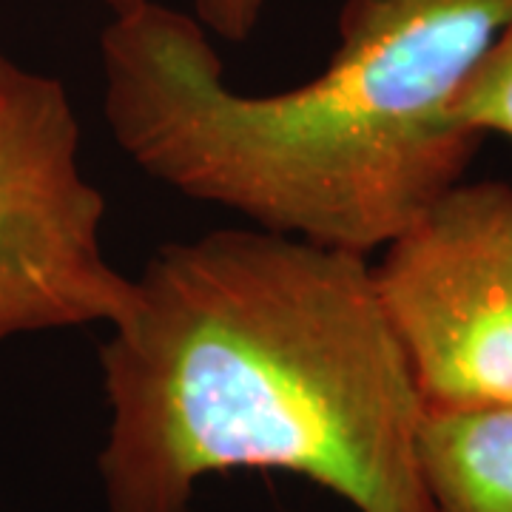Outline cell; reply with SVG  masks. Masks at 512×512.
I'll return each mask as SVG.
<instances>
[{"instance_id": "obj_7", "label": "cell", "mask_w": 512, "mask_h": 512, "mask_svg": "<svg viewBox=\"0 0 512 512\" xmlns=\"http://www.w3.org/2000/svg\"><path fill=\"white\" fill-rule=\"evenodd\" d=\"M268 0H194V18L211 35L242 43L254 35Z\"/></svg>"}, {"instance_id": "obj_8", "label": "cell", "mask_w": 512, "mask_h": 512, "mask_svg": "<svg viewBox=\"0 0 512 512\" xmlns=\"http://www.w3.org/2000/svg\"><path fill=\"white\" fill-rule=\"evenodd\" d=\"M100 3L109 6L111 18H114V15H126V12H134V9L146 6L148 0H100Z\"/></svg>"}, {"instance_id": "obj_5", "label": "cell", "mask_w": 512, "mask_h": 512, "mask_svg": "<svg viewBox=\"0 0 512 512\" xmlns=\"http://www.w3.org/2000/svg\"><path fill=\"white\" fill-rule=\"evenodd\" d=\"M419 470L430 512H512V407H424Z\"/></svg>"}, {"instance_id": "obj_3", "label": "cell", "mask_w": 512, "mask_h": 512, "mask_svg": "<svg viewBox=\"0 0 512 512\" xmlns=\"http://www.w3.org/2000/svg\"><path fill=\"white\" fill-rule=\"evenodd\" d=\"M66 86L0 52V342L114 325L131 276L103 248L106 197L83 174Z\"/></svg>"}, {"instance_id": "obj_2", "label": "cell", "mask_w": 512, "mask_h": 512, "mask_svg": "<svg viewBox=\"0 0 512 512\" xmlns=\"http://www.w3.org/2000/svg\"><path fill=\"white\" fill-rule=\"evenodd\" d=\"M512 0H345L325 72L237 92L211 32L160 0L100 35L103 111L151 180L285 237L373 256L464 180L453 106Z\"/></svg>"}, {"instance_id": "obj_6", "label": "cell", "mask_w": 512, "mask_h": 512, "mask_svg": "<svg viewBox=\"0 0 512 512\" xmlns=\"http://www.w3.org/2000/svg\"><path fill=\"white\" fill-rule=\"evenodd\" d=\"M453 114L458 126L478 137L504 134L512 140V23L458 92Z\"/></svg>"}, {"instance_id": "obj_1", "label": "cell", "mask_w": 512, "mask_h": 512, "mask_svg": "<svg viewBox=\"0 0 512 512\" xmlns=\"http://www.w3.org/2000/svg\"><path fill=\"white\" fill-rule=\"evenodd\" d=\"M109 328V512H188L228 470L293 473L356 512H430L424 402L370 256L254 225L165 242Z\"/></svg>"}, {"instance_id": "obj_4", "label": "cell", "mask_w": 512, "mask_h": 512, "mask_svg": "<svg viewBox=\"0 0 512 512\" xmlns=\"http://www.w3.org/2000/svg\"><path fill=\"white\" fill-rule=\"evenodd\" d=\"M373 279L424 407H512V188L453 185Z\"/></svg>"}]
</instances>
